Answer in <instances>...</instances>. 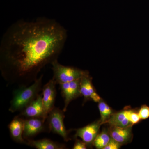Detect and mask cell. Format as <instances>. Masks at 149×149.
I'll list each match as a JSON object with an SVG mask.
<instances>
[{
	"label": "cell",
	"mask_w": 149,
	"mask_h": 149,
	"mask_svg": "<svg viewBox=\"0 0 149 149\" xmlns=\"http://www.w3.org/2000/svg\"><path fill=\"white\" fill-rule=\"evenodd\" d=\"M138 113L141 119H146L149 118V107L144 105L142 106Z\"/></svg>",
	"instance_id": "18"
},
{
	"label": "cell",
	"mask_w": 149,
	"mask_h": 149,
	"mask_svg": "<svg viewBox=\"0 0 149 149\" xmlns=\"http://www.w3.org/2000/svg\"><path fill=\"white\" fill-rule=\"evenodd\" d=\"M24 119L19 116L15 117L8 125L11 137L14 141L19 143L27 145V141L23 138Z\"/></svg>",
	"instance_id": "11"
},
{
	"label": "cell",
	"mask_w": 149,
	"mask_h": 149,
	"mask_svg": "<svg viewBox=\"0 0 149 149\" xmlns=\"http://www.w3.org/2000/svg\"><path fill=\"white\" fill-rule=\"evenodd\" d=\"M42 74L31 85L19 87L14 91L9 110L12 113L22 111L39 95L42 89Z\"/></svg>",
	"instance_id": "2"
},
{
	"label": "cell",
	"mask_w": 149,
	"mask_h": 149,
	"mask_svg": "<svg viewBox=\"0 0 149 149\" xmlns=\"http://www.w3.org/2000/svg\"><path fill=\"white\" fill-rule=\"evenodd\" d=\"M67 31L54 19L19 20L8 27L0 45V70L7 85H31L41 70L57 60Z\"/></svg>",
	"instance_id": "1"
},
{
	"label": "cell",
	"mask_w": 149,
	"mask_h": 149,
	"mask_svg": "<svg viewBox=\"0 0 149 149\" xmlns=\"http://www.w3.org/2000/svg\"><path fill=\"white\" fill-rule=\"evenodd\" d=\"M19 116H24L26 118H43L45 120L42 97L39 95L37 98L21 111Z\"/></svg>",
	"instance_id": "8"
},
{
	"label": "cell",
	"mask_w": 149,
	"mask_h": 149,
	"mask_svg": "<svg viewBox=\"0 0 149 149\" xmlns=\"http://www.w3.org/2000/svg\"><path fill=\"white\" fill-rule=\"evenodd\" d=\"M46 120L43 118H33L24 119L23 134L24 139L32 138L45 131L46 128Z\"/></svg>",
	"instance_id": "7"
},
{
	"label": "cell",
	"mask_w": 149,
	"mask_h": 149,
	"mask_svg": "<svg viewBox=\"0 0 149 149\" xmlns=\"http://www.w3.org/2000/svg\"><path fill=\"white\" fill-rule=\"evenodd\" d=\"M111 137L109 134L105 130H103L102 133L98 134L97 136L93 142V145L96 148L103 149L110 140Z\"/></svg>",
	"instance_id": "16"
},
{
	"label": "cell",
	"mask_w": 149,
	"mask_h": 149,
	"mask_svg": "<svg viewBox=\"0 0 149 149\" xmlns=\"http://www.w3.org/2000/svg\"><path fill=\"white\" fill-rule=\"evenodd\" d=\"M121 146L119 143L111 138L108 143L103 149H118L120 148Z\"/></svg>",
	"instance_id": "19"
},
{
	"label": "cell",
	"mask_w": 149,
	"mask_h": 149,
	"mask_svg": "<svg viewBox=\"0 0 149 149\" xmlns=\"http://www.w3.org/2000/svg\"><path fill=\"white\" fill-rule=\"evenodd\" d=\"M80 93L85 101L91 100L95 102H99L102 100L101 98L95 91L89 73L81 78Z\"/></svg>",
	"instance_id": "10"
},
{
	"label": "cell",
	"mask_w": 149,
	"mask_h": 149,
	"mask_svg": "<svg viewBox=\"0 0 149 149\" xmlns=\"http://www.w3.org/2000/svg\"><path fill=\"white\" fill-rule=\"evenodd\" d=\"M87 144L84 141H80L77 139L75 141L72 149H87Z\"/></svg>",
	"instance_id": "20"
},
{
	"label": "cell",
	"mask_w": 149,
	"mask_h": 149,
	"mask_svg": "<svg viewBox=\"0 0 149 149\" xmlns=\"http://www.w3.org/2000/svg\"><path fill=\"white\" fill-rule=\"evenodd\" d=\"M132 126L126 127L111 126L110 136L120 145L127 143L132 138Z\"/></svg>",
	"instance_id": "12"
},
{
	"label": "cell",
	"mask_w": 149,
	"mask_h": 149,
	"mask_svg": "<svg viewBox=\"0 0 149 149\" xmlns=\"http://www.w3.org/2000/svg\"><path fill=\"white\" fill-rule=\"evenodd\" d=\"M27 145L37 149H64L65 146L63 144H60L51 141L49 139H44L37 141L28 140Z\"/></svg>",
	"instance_id": "13"
},
{
	"label": "cell",
	"mask_w": 149,
	"mask_h": 149,
	"mask_svg": "<svg viewBox=\"0 0 149 149\" xmlns=\"http://www.w3.org/2000/svg\"><path fill=\"white\" fill-rule=\"evenodd\" d=\"M98 107L101 116L100 121L101 124L106 123L113 114L111 108L102 100L99 102Z\"/></svg>",
	"instance_id": "15"
},
{
	"label": "cell",
	"mask_w": 149,
	"mask_h": 149,
	"mask_svg": "<svg viewBox=\"0 0 149 149\" xmlns=\"http://www.w3.org/2000/svg\"><path fill=\"white\" fill-rule=\"evenodd\" d=\"M81 79L59 84L63 97L64 99L63 111H66L68 105L72 101L81 95L80 93Z\"/></svg>",
	"instance_id": "5"
},
{
	"label": "cell",
	"mask_w": 149,
	"mask_h": 149,
	"mask_svg": "<svg viewBox=\"0 0 149 149\" xmlns=\"http://www.w3.org/2000/svg\"><path fill=\"white\" fill-rule=\"evenodd\" d=\"M101 125L100 121L93 122L83 128L76 130L75 137H80L87 145L93 144L99 134Z\"/></svg>",
	"instance_id": "9"
},
{
	"label": "cell",
	"mask_w": 149,
	"mask_h": 149,
	"mask_svg": "<svg viewBox=\"0 0 149 149\" xmlns=\"http://www.w3.org/2000/svg\"><path fill=\"white\" fill-rule=\"evenodd\" d=\"M125 114L132 125L137 124L141 120L138 112L131 110H125Z\"/></svg>",
	"instance_id": "17"
},
{
	"label": "cell",
	"mask_w": 149,
	"mask_h": 149,
	"mask_svg": "<svg viewBox=\"0 0 149 149\" xmlns=\"http://www.w3.org/2000/svg\"><path fill=\"white\" fill-rule=\"evenodd\" d=\"M64 112L58 108L54 107L48 114L47 120L49 131L59 135L65 141L68 142L70 139L68 131L64 125Z\"/></svg>",
	"instance_id": "4"
},
{
	"label": "cell",
	"mask_w": 149,
	"mask_h": 149,
	"mask_svg": "<svg viewBox=\"0 0 149 149\" xmlns=\"http://www.w3.org/2000/svg\"><path fill=\"white\" fill-rule=\"evenodd\" d=\"M56 83L55 81L52 78L44 85L42 90L43 106L45 118L46 119L48 117V114L54 108L56 95Z\"/></svg>",
	"instance_id": "6"
},
{
	"label": "cell",
	"mask_w": 149,
	"mask_h": 149,
	"mask_svg": "<svg viewBox=\"0 0 149 149\" xmlns=\"http://www.w3.org/2000/svg\"><path fill=\"white\" fill-rule=\"evenodd\" d=\"M51 64L53 71V79L56 84H60L78 80L89 73L88 71L62 65L58 62V59L53 62Z\"/></svg>",
	"instance_id": "3"
},
{
	"label": "cell",
	"mask_w": 149,
	"mask_h": 149,
	"mask_svg": "<svg viewBox=\"0 0 149 149\" xmlns=\"http://www.w3.org/2000/svg\"><path fill=\"white\" fill-rule=\"evenodd\" d=\"M106 123L114 127H126L132 125L127 118L125 110L113 113Z\"/></svg>",
	"instance_id": "14"
}]
</instances>
